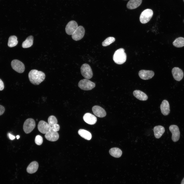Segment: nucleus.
I'll use <instances>...</instances> for the list:
<instances>
[{
	"label": "nucleus",
	"instance_id": "nucleus-1",
	"mask_svg": "<svg viewBox=\"0 0 184 184\" xmlns=\"http://www.w3.org/2000/svg\"><path fill=\"white\" fill-rule=\"evenodd\" d=\"M28 77L31 83L34 85H38L44 80L45 75L41 71L32 70L29 72Z\"/></svg>",
	"mask_w": 184,
	"mask_h": 184
},
{
	"label": "nucleus",
	"instance_id": "nucleus-2",
	"mask_svg": "<svg viewBox=\"0 0 184 184\" xmlns=\"http://www.w3.org/2000/svg\"><path fill=\"white\" fill-rule=\"evenodd\" d=\"M124 49L121 48L115 51L113 56L114 62L118 64H122L126 61V55Z\"/></svg>",
	"mask_w": 184,
	"mask_h": 184
},
{
	"label": "nucleus",
	"instance_id": "nucleus-3",
	"mask_svg": "<svg viewBox=\"0 0 184 184\" xmlns=\"http://www.w3.org/2000/svg\"><path fill=\"white\" fill-rule=\"evenodd\" d=\"M78 85L81 89L88 90L94 88L95 87V84L88 79H85L80 80L78 83Z\"/></svg>",
	"mask_w": 184,
	"mask_h": 184
},
{
	"label": "nucleus",
	"instance_id": "nucleus-4",
	"mask_svg": "<svg viewBox=\"0 0 184 184\" xmlns=\"http://www.w3.org/2000/svg\"><path fill=\"white\" fill-rule=\"evenodd\" d=\"M153 15L152 10L147 9L143 11L140 16V19L141 22L144 24L148 22L151 19Z\"/></svg>",
	"mask_w": 184,
	"mask_h": 184
},
{
	"label": "nucleus",
	"instance_id": "nucleus-5",
	"mask_svg": "<svg viewBox=\"0 0 184 184\" xmlns=\"http://www.w3.org/2000/svg\"><path fill=\"white\" fill-rule=\"evenodd\" d=\"M36 124L34 120L32 118H28L25 121L23 126L24 132L26 134L31 132L34 128Z\"/></svg>",
	"mask_w": 184,
	"mask_h": 184
},
{
	"label": "nucleus",
	"instance_id": "nucleus-6",
	"mask_svg": "<svg viewBox=\"0 0 184 184\" xmlns=\"http://www.w3.org/2000/svg\"><path fill=\"white\" fill-rule=\"evenodd\" d=\"M81 73L82 75L85 78L90 79L93 76L91 69L88 64L85 63L83 64L80 68Z\"/></svg>",
	"mask_w": 184,
	"mask_h": 184
},
{
	"label": "nucleus",
	"instance_id": "nucleus-7",
	"mask_svg": "<svg viewBox=\"0 0 184 184\" xmlns=\"http://www.w3.org/2000/svg\"><path fill=\"white\" fill-rule=\"evenodd\" d=\"M11 65L12 68L19 73H23L25 70L24 64L17 60H14L11 62Z\"/></svg>",
	"mask_w": 184,
	"mask_h": 184
},
{
	"label": "nucleus",
	"instance_id": "nucleus-8",
	"mask_svg": "<svg viewBox=\"0 0 184 184\" xmlns=\"http://www.w3.org/2000/svg\"><path fill=\"white\" fill-rule=\"evenodd\" d=\"M85 33V30L84 27L79 26L72 35V38L75 41L79 40L83 37Z\"/></svg>",
	"mask_w": 184,
	"mask_h": 184
},
{
	"label": "nucleus",
	"instance_id": "nucleus-9",
	"mask_svg": "<svg viewBox=\"0 0 184 184\" xmlns=\"http://www.w3.org/2000/svg\"><path fill=\"white\" fill-rule=\"evenodd\" d=\"M169 130L172 134L171 138L174 142H176L179 140L180 136V132L178 126L172 125L169 127Z\"/></svg>",
	"mask_w": 184,
	"mask_h": 184
},
{
	"label": "nucleus",
	"instance_id": "nucleus-10",
	"mask_svg": "<svg viewBox=\"0 0 184 184\" xmlns=\"http://www.w3.org/2000/svg\"><path fill=\"white\" fill-rule=\"evenodd\" d=\"M51 126L47 122L43 121H40L38 125V130L42 133L45 134L51 130Z\"/></svg>",
	"mask_w": 184,
	"mask_h": 184
},
{
	"label": "nucleus",
	"instance_id": "nucleus-11",
	"mask_svg": "<svg viewBox=\"0 0 184 184\" xmlns=\"http://www.w3.org/2000/svg\"><path fill=\"white\" fill-rule=\"evenodd\" d=\"M78 27V24L75 21L72 20L69 22L66 25L65 30L66 33L72 35Z\"/></svg>",
	"mask_w": 184,
	"mask_h": 184
},
{
	"label": "nucleus",
	"instance_id": "nucleus-12",
	"mask_svg": "<svg viewBox=\"0 0 184 184\" xmlns=\"http://www.w3.org/2000/svg\"><path fill=\"white\" fill-rule=\"evenodd\" d=\"M172 73L174 78L177 81H180L183 76V71L178 67L173 68L172 70Z\"/></svg>",
	"mask_w": 184,
	"mask_h": 184
},
{
	"label": "nucleus",
	"instance_id": "nucleus-13",
	"mask_svg": "<svg viewBox=\"0 0 184 184\" xmlns=\"http://www.w3.org/2000/svg\"><path fill=\"white\" fill-rule=\"evenodd\" d=\"M153 71L150 70H141L139 72L140 77L143 80H147L152 78L154 76Z\"/></svg>",
	"mask_w": 184,
	"mask_h": 184
},
{
	"label": "nucleus",
	"instance_id": "nucleus-14",
	"mask_svg": "<svg viewBox=\"0 0 184 184\" xmlns=\"http://www.w3.org/2000/svg\"><path fill=\"white\" fill-rule=\"evenodd\" d=\"M92 110L94 114L100 118L105 116L106 114L105 110L101 107L98 106H95L92 108Z\"/></svg>",
	"mask_w": 184,
	"mask_h": 184
},
{
	"label": "nucleus",
	"instance_id": "nucleus-15",
	"mask_svg": "<svg viewBox=\"0 0 184 184\" xmlns=\"http://www.w3.org/2000/svg\"><path fill=\"white\" fill-rule=\"evenodd\" d=\"M45 137L48 140L51 141H55L57 140L59 136L57 132L53 131L51 129L50 130L45 134Z\"/></svg>",
	"mask_w": 184,
	"mask_h": 184
},
{
	"label": "nucleus",
	"instance_id": "nucleus-16",
	"mask_svg": "<svg viewBox=\"0 0 184 184\" xmlns=\"http://www.w3.org/2000/svg\"><path fill=\"white\" fill-rule=\"evenodd\" d=\"M83 119L86 123L90 125L94 124L97 121L96 117L94 115L89 113H86L84 115Z\"/></svg>",
	"mask_w": 184,
	"mask_h": 184
},
{
	"label": "nucleus",
	"instance_id": "nucleus-17",
	"mask_svg": "<svg viewBox=\"0 0 184 184\" xmlns=\"http://www.w3.org/2000/svg\"><path fill=\"white\" fill-rule=\"evenodd\" d=\"M160 109L162 114L164 116H167L170 112V107L169 103L166 100H164L160 106Z\"/></svg>",
	"mask_w": 184,
	"mask_h": 184
},
{
	"label": "nucleus",
	"instance_id": "nucleus-18",
	"mask_svg": "<svg viewBox=\"0 0 184 184\" xmlns=\"http://www.w3.org/2000/svg\"><path fill=\"white\" fill-rule=\"evenodd\" d=\"M155 137L157 139L160 138L165 131L164 127L161 125H158L154 127L153 129Z\"/></svg>",
	"mask_w": 184,
	"mask_h": 184
},
{
	"label": "nucleus",
	"instance_id": "nucleus-19",
	"mask_svg": "<svg viewBox=\"0 0 184 184\" xmlns=\"http://www.w3.org/2000/svg\"><path fill=\"white\" fill-rule=\"evenodd\" d=\"M142 0H130L128 3L127 8L130 9L136 8L141 4Z\"/></svg>",
	"mask_w": 184,
	"mask_h": 184
},
{
	"label": "nucleus",
	"instance_id": "nucleus-20",
	"mask_svg": "<svg viewBox=\"0 0 184 184\" xmlns=\"http://www.w3.org/2000/svg\"><path fill=\"white\" fill-rule=\"evenodd\" d=\"M134 96L138 99L142 101H145L148 99L147 95L144 93L139 90H135L133 92Z\"/></svg>",
	"mask_w": 184,
	"mask_h": 184
},
{
	"label": "nucleus",
	"instance_id": "nucleus-21",
	"mask_svg": "<svg viewBox=\"0 0 184 184\" xmlns=\"http://www.w3.org/2000/svg\"><path fill=\"white\" fill-rule=\"evenodd\" d=\"M38 167L39 165L37 162L35 161L32 162L27 167V171L29 173H33L37 171Z\"/></svg>",
	"mask_w": 184,
	"mask_h": 184
},
{
	"label": "nucleus",
	"instance_id": "nucleus-22",
	"mask_svg": "<svg viewBox=\"0 0 184 184\" xmlns=\"http://www.w3.org/2000/svg\"><path fill=\"white\" fill-rule=\"evenodd\" d=\"M109 153L112 156L116 158L120 157L122 154L121 150L119 148L117 147L110 149L109 151Z\"/></svg>",
	"mask_w": 184,
	"mask_h": 184
},
{
	"label": "nucleus",
	"instance_id": "nucleus-23",
	"mask_svg": "<svg viewBox=\"0 0 184 184\" xmlns=\"http://www.w3.org/2000/svg\"><path fill=\"white\" fill-rule=\"evenodd\" d=\"M78 133L81 136L87 140H90L91 138L90 133L85 130L80 129L78 130Z\"/></svg>",
	"mask_w": 184,
	"mask_h": 184
},
{
	"label": "nucleus",
	"instance_id": "nucleus-24",
	"mask_svg": "<svg viewBox=\"0 0 184 184\" xmlns=\"http://www.w3.org/2000/svg\"><path fill=\"white\" fill-rule=\"evenodd\" d=\"M33 38L32 36L28 37L22 43V47L24 48H27L31 47L33 44Z\"/></svg>",
	"mask_w": 184,
	"mask_h": 184
},
{
	"label": "nucleus",
	"instance_id": "nucleus-25",
	"mask_svg": "<svg viewBox=\"0 0 184 184\" xmlns=\"http://www.w3.org/2000/svg\"><path fill=\"white\" fill-rule=\"evenodd\" d=\"M172 44L176 47L180 48L184 46V38L179 37L176 39L173 42Z\"/></svg>",
	"mask_w": 184,
	"mask_h": 184
},
{
	"label": "nucleus",
	"instance_id": "nucleus-26",
	"mask_svg": "<svg viewBox=\"0 0 184 184\" xmlns=\"http://www.w3.org/2000/svg\"><path fill=\"white\" fill-rule=\"evenodd\" d=\"M17 38L15 36H10L8 39V46L10 47H12L15 46L17 44L18 41Z\"/></svg>",
	"mask_w": 184,
	"mask_h": 184
},
{
	"label": "nucleus",
	"instance_id": "nucleus-27",
	"mask_svg": "<svg viewBox=\"0 0 184 184\" xmlns=\"http://www.w3.org/2000/svg\"><path fill=\"white\" fill-rule=\"evenodd\" d=\"M115 38L113 37H109L106 39L102 43V45L104 47L109 45L115 41Z\"/></svg>",
	"mask_w": 184,
	"mask_h": 184
},
{
	"label": "nucleus",
	"instance_id": "nucleus-28",
	"mask_svg": "<svg viewBox=\"0 0 184 184\" xmlns=\"http://www.w3.org/2000/svg\"><path fill=\"white\" fill-rule=\"evenodd\" d=\"M48 124L51 126L57 124V121L56 117L53 116H49L48 119Z\"/></svg>",
	"mask_w": 184,
	"mask_h": 184
},
{
	"label": "nucleus",
	"instance_id": "nucleus-29",
	"mask_svg": "<svg viewBox=\"0 0 184 184\" xmlns=\"http://www.w3.org/2000/svg\"><path fill=\"white\" fill-rule=\"evenodd\" d=\"M43 142V138L41 136L39 135L36 136L35 140V142L36 144L38 145H40Z\"/></svg>",
	"mask_w": 184,
	"mask_h": 184
},
{
	"label": "nucleus",
	"instance_id": "nucleus-30",
	"mask_svg": "<svg viewBox=\"0 0 184 184\" xmlns=\"http://www.w3.org/2000/svg\"><path fill=\"white\" fill-rule=\"evenodd\" d=\"M60 128L59 125L56 124L51 126V129L54 131L57 132L59 130Z\"/></svg>",
	"mask_w": 184,
	"mask_h": 184
},
{
	"label": "nucleus",
	"instance_id": "nucleus-31",
	"mask_svg": "<svg viewBox=\"0 0 184 184\" xmlns=\"http://www.w3.org/2000/svg\"><path fill=\"white\" fill-rule=\"evenodd\" d=\"M5 111L4 107L0 105V116L2 115Z\"/></svg>",
	"mask_w": 184,
	"mask_h": 184
},
{
	"label": "nucleus",
	"instance_id": "nucleus-32",
	"mask_svg": "<svg viewBox=\"0 0 184 184\" xmlns=\"http://www.w3.org/2000/svg\"><path fill=\"white\" fill-rule=\"evenodd\" d=\"M4 88V85L3 82L0 79V91L3 90Z\"/></svg>",
	"mask_w": 184,
	"mask_h": 184
},
{
	"label": "nucleus",
	"instance_id": "nucleus-33",
	"mask_svg": "<svg viewBox=\"0 0 184 184\" xmlns=\"http://www.w3.org/2000/svg\"><path fill=\"white\" fill-rule=\"evenodd\" d=\"M8 135L10 139L11 140H13L15 138V137L10 133L8 134Z\"/></svg>",
	"mask_w": 184,
	"mask_h": 184
},
{
	"label": "nucleus",
	"instance_id": "nucleus-34",
	"mask_svg": "<svg viewBox=\"0 0 184 184\" xmlns=\"http://www.w3.org/2000/svg\"><path fill=\"white\" fill-rule=\"evenodd\" d=\"M181 184H184V178H183Z\"/></svg>",
	"mask_w": 184,
	"mask_h": 184
},
{
	"label": "nucleus",
	"instance_id": "nucleus-35",
	"mask_svg": "<svg viewBox=\"0 0 184 184\" xmlns=\"http://www.w3.org/2000/svg\"><path fill=\"white\" fill-rule=\"evenodd\" d=\"M19 137H20V136H19V135H17L16 136V138H17V139H18L19 138Z\"/></svg>",
	"mask_w": 184,
	"mask_h": 184
},
{
	"label": "nucleus",
	"instance_id": "nucleus-36",
	"mask_svg": "<svg viewBox=\"0 0 184 184\" xmlns=\"http://www.w3.org/2000/svg\"><path fill=\"white\" fill-rule=\"evenodd\" d=\"M183 2H184V0H183Z\"/></svg>",
	"mask_w": 184,
	"mask_h": 184
}]
</instances>
